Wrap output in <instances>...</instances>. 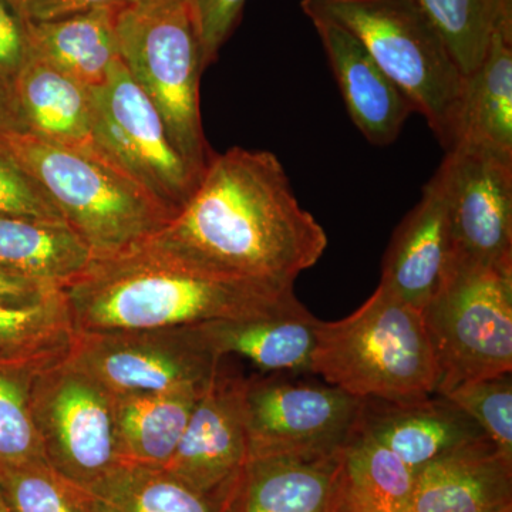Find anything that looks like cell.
<instances>
[{
    "label": "cell",
    "instance_id": "1",
    "mask_svg": "<svg viewBox=\"0 0 512 512\" xmlns=\"http://www.w3.org/2000/svg\"><path fill=\"white\" fill-rule=\"evenodd\" d=\"M143 245L208 278L293 288L328 235L275 154L234 147L214 153L181 210Z\"/></svg>",
    "mask_w": 512,
    "mask_h": 512
},
{
    "label": "cell",
    "instance_id": "2",
    "mask_svg": "<svg viewBox=\"0 0 512 512\" xmlns=\"http://www.w3.org/2000/svg\"><path fill=\"white\" fill-rule=\"evenodd\" d=\"M62 291L76 335L187 328L301 305L293 288L208 278L144 245L94 258Z\"/></svg>",
    "mask_w": 512,
    "mask_h": 512
},
{
    "label": "cell",
    "instance_id": "3",
    "mask_svg": "<svg viewBox=\"0 0 512 512\" xmlns=\"http://www.w3.org/2000/svg\"><path fill=\"white\" fill-rule=\"evenodd\" d=\"M311 373L362 400L434 396L439 367L423 311L377 286L348 318L319 320Z\"/></svg>",
    "mask_w": 512,
    "mask_h": 512
},
{
    "label": "cell",
    "instance_id": "4",
    "mask_svg": "<svg viewBox=\"0 0 512 512\" xmlns=\"http://www.w3.org/2000/svg\"><path fill=\"white\" fill-rule=\"evenodd\" d=\"M309 19L339 23L360 40L446 151L460 136L466 76L414 0H302Z\"/></svg>",
    "mask_w": 512,
    "mask_h": 512
},
{
    "label": "cell",
    "instance_id": "5",
    "mask_svg": "<svg viewBox=\"0 0 512 512\" xmlns=\"http://www.w3.org/2000/svg\"><path fill=\"white\" fill-rule=\"evenodd\" d=\"M3 140L94 258H110L146 244L173 218L133 178L97 154L47 143L29 133Z\"/></svg>",
    "mask_w": 512,
    "mask_h": 512
},
{
    "label": "cell",
    "instance_id": "6",
    "mask_svg": "<svg viewBox=\"0 0 512 512\" xmlns=\"http://www.w3.org/2000/svg\"><path fill=\"white\" fill-rule=\"evenodd\" d=\"M120 60L163 119L180 156L201 178L214 151L202 130V52L188 5L141 12L120 9L116 20Z\"/></svg>",
    "mask_w": 512,
    "mask_h": 512
},
{
    "label": "cell",
    "instance_id": "7",
    "mask_svg": "<svg viewBox=\"0 0 512 512\" xmlns=\"http://www.w3.org/2000/svg\"><path fill=\"white\" fill-rule=\"evenodd\" d=\"M423 315L439 396L512 373V266H451Z\"/></svg>",
    "mask_w": 512,
    "mask_h": 512
},
{
    "label": "cell",
    "instance_id": "8",
    "mask_svg": "<svg viewBox=\"0 0 512 512\" xmlns=\"http://www.w3.org/2000/svg\"><path fill=\"white\" fill-rule=\"evenodd\" d=\"M306 375L245 377L248 460L333 457L348 444L365 400Z\"/></svg>",
    "mask_w": 512,
    "mask_h": 512
},
{
    "label": "cell",
    "instance_id": "9",
    "mask_svg": "<svg viewBox=\"0 0 512 512\" xmlns=\"http://www.w3.org/2000/svg\"><path fill=\"white\" fill-rule=\"evenodd\" d=\"M32 416L47 466L73 487L83 490L123 463L114 394L69 356L40 370Z\"/></svg>",
    "mask_w": 512,
    "mask_h": 512
},
{
    "label": "cell",
    "instance_id": "10",
    "mask_svg": "<svg viewBox=\"0 0 512 512\" xmlns=\"http://www.w3.org/2000/svg\"><path fill=\"white\" fill-rule=\"evenodd\" d=\"M89 92L96 153L133 178L174 217L200 178L174 147L156 106L120 59L111 64L106 82Z\"/></svg>",
    "mask_w": 512,
    "mask_h": 512
},
{
    "label": "cell",
    "instance_id": "11",
    "mask_svg": "<svg viewBox=\"0 0 512 512\" xmlns=\"http://www.w3.org/2000/svg\"><path fill=\"white\" fill-rule=\"evenodd\" d=\"M69 357L114 396L205 389L224 359L200 325L76 335Z\"/></svg>",
    "mask_w": 512,
    "mask_h": 512
},
{
    "label": "cell",
    "instance_id": "12",
    "mask_svg": "<svg viewBox=\"0 0 512 512\" xmlns=\"http://www.w3.org/2000/svg\"><path fill=\"white\" fill-rule=\"evenodd\" d=\"M440 165L446 174L451 266H512L511 154L458 143Z\"/></svg>",
    "mask_w": 512,
    "mask_h": 512
},
{
    "label": "cell",
    "instance_id": "13",
    "mask_svg": "<svg viewBox=\"0 0 512 512\" xmlns=\"http://www.w3.org/2000/svg\"><path fill=\"white\" fill-rule=\"evenodd\" d=\"M244 383L245 377L225 369L222 359L164 467L201 494L228 503L248 461Z\"/></svg>",
    "mask_w": 512,
    "mask_h": 512
},
{
    "label": "cell",
    "instance_id": "14",
    "mask_svg": "<svg viewBox=\"0 0 512 512\" xmlns=\"http://www.w3.org/2000/svg\"><path fill=\"white\" fill-rule=\"evenodd\" d=\"M453 262L446 174L439 167L421 200L394 231L384 254L380 286L423 311L446 281Z\"/></svg>",
    "mask_w": 512,
    "mask_h": 512
},
{
    "label": "cell",
    "instance_id": "15",
    "mask_svg": "<svg viewBox=\"0 0 512 512\" xmlns=\"http://www.w3.org/2000/svg\"><path fill=\"white\" fill-rule=\"evenodd\" d=\"M350 119L369 143L386 147L416 113L402 90L377 66L352 32L329 19H312Z\"/></svg>",
    "mask_w": 512,
    "mask_h": 512
},
{
    "label": "cell",
    "instance_id": "16",
    "mask_svg": "<svg viewBox=\"0 0 512 512\" xmlns=\"http://www.w3.org/2000/svg\"><path fill=\"white\" fill-rule=\"evenodd\" d=\"M512 508V458L487 436L416 471L414 512H503Z\"/></svg>",
    "mask_w": 512,
    "mask_h": 512
},
{
    "label": "cell",
    "instance_id": "17",
    "mask_svg": "<svg viewBox=\"0 0 512 512\" xmlns=\"http://www.w3.org/2000/svg\"><path fill=\"white\" fill-rule=\"evenodd\" d=\"M360 421L414 473L485 436L476 420L439 394L410 403L365 400Z\"/></svg>",
    "mask_w": 512,
    "mask_h": 512
},
{
    "label": "cell",
    "instance_id": "18",
    "mask_svg": "<svg viewBox=\"0 0 512 512\" xmlns=\"http://www.w3.org/2000/svg\"><path fill=\"white\" fill-rule=\"evenodd\" d=\"M340 454L323 458H249L228 512H333Z\"/></svg>",
    "mask_w": 512,
    "mask_h": 512
},
{
    "label": "cell",
    "instance_id": "19",
    "mask_svg": "<svg viewBox=\"0 0 512 512\" xmlns=\"http://www.w3.org/2000/svg\"><path fill=\"white\" fill-rule=\"evenodd\" d=\"M318 325L301 303L271 315L202 323L200 329L220 357H245L266 373H311Z\"/></svg>",
    "mask_w": 512,
    "mask_h": 512
},
{
    "label": "cell",
    "instance_id": "20",
    "mask_svg": "<svg viewBox=\"0 0 512 512\" xmlns=\"http://www.w3.org/2000/svg\"><path fill=\"white\" fill-rule=\"evenodd\" d=\"M13 90L29 134L57 146L97 154L87 87L32 53Z\"/></svg>",
    "mask_w": 512,
    "mask_h": 512
},
{
    "label": "cell",
    "instance_id": "21",
    "mask_svg": "<svg viewBox=\"0 0 512 512\" xmlns=\"http://www.w3.org/2000/svg\"><path fill=\"white\" fill-rule=\"evenodd\" d=\"M458 143L512 156V10L495 20L480 66L466 77Z\"/></svg>",
    "mask_w": 512,
    "mask_h": 512
},
{
    "label": "cell",
    "instance_id": "22",
    "mask_svg": "<svg viewBox=\"0 0 512 512\" xmlns=\"http://www.w3.org/2000/svg\"><path fill=\"white\" fill-rule=\"evenodd\" d=\"M414 483L412 468L359 421L340 454L333 512H410Z\"/></svg>",
    "mask_w": 512,
    "mask_h": 512
},
{
    "label": "cell",
    "instance_id": "23",
    "mask_svg": "<svg viewBox=\"0 0 512 512\" xmlns=\"http://www.w3.org/2000/svg\"><path fill=\"white\" fill-rule=\"evenodd\" d=\"M89 245L66 222L0 214V266L55 288L76 281L92 266Z\"/></svg>",
    "mask_w": 512,
    "mask_h": 512
},
{
    "label": "cell",
    "instance_id": "24",
    "mask_svg": "<svg viewBox=\"0 0 512 512\" xmlns=\"http://www.w3.org/2000/svg\"><path fill=\"white\" fill-rule=\"evenodd\" d=\"M205 389L114 396L121 461L140 466H167Z\"/></svg>",
    "mask_w": 512,
    "mask_h": 512
},
{
    "label": "cell",
    "instance_id": "25",
    "mask_svg": "<svg viewBox=\"0 0 512 512\" xmlns=\"http://www.w3.org/2000/svg\"><path fill=\"white\" fill-rule=\"evenodd\" d=\"M119 10L97 9L53 22L28 23L33 55L87 89L100 86L106 82L111 64L120 59Z\"/></svg>",
    "mask_w": 512,
    "mask_h": 512
},
{
    "label": "cell",
    "instance_id": "26",
    "mask_svg": "<svg viewBox=\"0 0 512 512\" xmlns=\"http://www.w3.org/2000/svg\"><path fill=\"white\" fill-rule=\"evenodd\" d=\"M77 491L86 512H228V501L201 494L164 467L121 463Z\"/></svg>",
    "mask_w": 512,
    "mask_h": 512
},
{
    "label": "cell",
    "instance_id": "27",
    "mask_svg": "<svg viewBox=\"0 0 512 512\" xmlns=\"http://www.w3.org/2000/svg\"><path fill=\"white\" fill-rule=\"evenodd\" d=\"M74 340L62 289L36 305H0V363L55 365L69 356Z\"/></svg>",
    "mask_w": 512,
    "mask_h": 512
},
{
    "label": "cell",
    "instance_id": "28",
    "mask_svg": "<svg viewBox=\"0 0 512 512\" xmlns=\"http://www.w3.org/2000/svg\"><path fill=\"white\" fill-rule=\"evenodd\" d=\"M426 13L456 60L470 76L483 60L495 20L512 10V0H414Z\"/></svg>",
    "mask_w": 512,
    "mask_h": 512
},
{
    "label": "cell",
    "instance_id": "29",
    "mask_svg": "<svg viewBox=\"0 0 512 512\" xmlns=\"http://www.w3.org/2000/svg\"><path fill=\"white\" fill-rule=\"evenodd\" d=\"M45 367L0 363V466L46 464L32 416L33 384Z\"/></svg>",
    "mask_w": 512,
    "mask_h": 512
},
{
    "label": "cell",
    "instance_id": "30",
    "mask_svg": "<svg viewBox=\"0 0 512 512\" xmlns=\"http://www.w3.org/2000/svg\"><path fill=\"white\" fill-rule=\"evenodd\" d=\"M0 495L9 512H86L77 488L46 464L0 466Z\"/></svg>",
    "mask_w": 512,
    "mask_h": 512
},
{
    "label": "cell",
    "instance_id": "31",
    "mask_svg": "<svg viewBox=\"0 0 512 512\" xmlns=\"http://www.w3.org/2000/svg\"><path fill=\"white\" fill-rule=\"evenodd\" d=\"M512 373L464 383L446 399L477 421L495 446L512 458Z\"/></svg>",
    "mask_w": 512,
    "mask_h": 512
},
{
    "label": "cell",
    "instance_id": "32",
    "mask_svg": "<svg viewBox=\"0 0 512 512\" xmlns=\"http://www.w3.org/2000/svg\"><path fill=\"white\" fill-rule=\"evenodd\" d=\"M0 214L66 222L55 202L0 137Z\"/></svg>",
    "mask_w": 512,
    "mask_h": 512
},
{
    "label": "cell",
    "instance_id": "33",
    "mask_svg": "<svg viewBox=\"0 0 512 512\" xmlns=\"http://www.w3.org/2000/svg\"><path fill=\"white\" fill-rule=\"evenodd\" d=\"M245 0H190L192 20L200 37L202 66L207 69L241 20Z\"/></svg>",
    "mask_w": 512,
    "mask_h": 512
},
{
    "label": "cell",
    "instance_id": "34",
    "mask_svg": "<svg viewBox=\"0 0 512 512\" xmlns=\"http://www.w3.org/2000/svg\"><path fill=\"white\" fill-rule=\"evenodd\" d=\"M30 57L28 22L12 0H0V77L13 86Z\"/></svg>",
    "mask_w": 512,
    "mask_h": 512
},
{
    "label": "cell",
    "instance_id": "35",
    "mask_svg": "<svg viewBox=\"0 0 512 512\" xmlns=\"http://www.w3.org/2000/svg\"><path fill=\"white\" fill-rule=\"evenodd\" d=\"M28 23H45L70 18L97 9H121L128 0H12Z\"/></svg>",
    "mask_w": 512,
    "mask_h": 512
},
{
    "label": "cell",
    "instance_id": "36",
    "mask_svg": "<svg viewBox=\"0 0 512 512\" xmlns=\"http://www.w3.org/2000/svg\"><path fill=\"white\" fill-rule=\"evenodd\" d=\"M60 288L40 284L0 266V305L30 306L52 298Z\"/></svg>",
    "mask_w": 512,
    "mask_h": 512
},
{
    "label": "cell",
    "instance_id": "37",
    "mask_svg": "<svg viewBox=\"0 0 512 512\" xmlns=\"http://www.w3.org/2000/svg\"><path fill=\"white\" fill-rule=\"evenodd\" d=\"M28 133L12 84L0 77V137Z\"/></svg>",
    "mask_w": 512,
    "mask_h": 512
},
{
    "label": "cell",
    "instance_id": "38",
    "mask_svg": "<svg viewBox=\"0 0 512 512\" xmlns=\"http://www.w3.org/2000/svg\"><path fill=\"white\" fill-rule=\"evenodd\" d=\"M190 3V0H128V6L141 12H160L180 8Z\"/></svg>",
    "mask_w": 512,
    "mask_h": 512
},
{
    "label": "cell",
    "instance_id": "39",
    "mask_svg": "<svg viewBox=\"0 0 512 512\" xmlns=\"http://www.w3.org/2000/svg\"><path fill=\"white\" fill-rule=\"evenodd\" d=\"M0 512H9L8 507H6L5 501H3L2 495H0Z\"/></svg>",
    "mask_w": 512,
    "mask_h": 512
},
{
    "label": "cell",
    "instance_id": "40",
    "mask_svg": "<svg viewBox=\"0 0 512 512\" xmlns=\"http://www.w3.org/2000/svg\"><path fill=\"white\" fill-rule=\"evenodd\" d=\"M503 512H512V508H510V510H505Z\"/></svg>",
    "mask_w": 512,
    "mask_h": 512
},
{
    "label": "cell",
    "instance_id": "41",
    "mask_svg": "<svg viewBox=\"0 0 512 512\" xmlns=\"http://www.w3.org/2000/svg\"><path fill=\"white\" fill-rule=\"evenodd\" d=\"M410 512H414V511L412 510V511H410Z\"/></svg>",
    "mask_w": 512,
    "mask_h": 512
}]
</instances>
